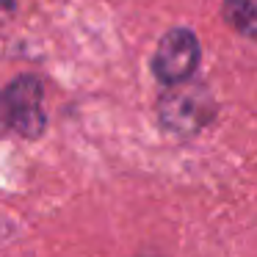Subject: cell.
<instances>
[{
    "instance_id": "obj_1",
    "label": "cell",
    "mask_w": 257,
    "mask_h": 257,
    "mask_svg": "<svg viewBox=\"0 0 257 257\" xmlns=\"http://www.w3.org/2000/svg\"><path fill=\"white\" fill-rule=\"evenodd\" d=\"M213 97L199 83H174L161 100V122L174 133H196L213 119Z\"/></svg>"
},
{
    "instance_id": "obj_2",
    "label": "cell",
    "mask_w": 257,
    "mask_h": 257,
    "mask_svg": "<svg viewBox=\"0 0 257 257\" xmlns=\"http://www.w3.org/2000/svg\"><path fill=\"white\" fill-rule=\"evenodd\" d=\"M3 111H6V122L12 130L20 136H36L45 130V111H42V86L36 78H17L6 89L3 97Z\"/></svg>"
},
{
    "instance_id": "obj_3",
    "label": "cell",
    "mask_w": 257,
    "mask_h": 257,
    "mask_svg": "<svg viewBox=\"0 0 257 257\" xmlns=\"http://www.w3.org/2000/svg\"><path fill=\"white\" fill-rule=\"evenodd\" d=\"M196 61H199V45L194 34L185 28L169 31L158 45V53L152 58V69L163 83H183L191 78Z\"/></svg>"
},
{
    "instance_id": "obj_4",
    "label": "cell",
    "mask_w": 257,
    "mask_h": 257,
    "mask_svg": "<svg viewBox=\"0 0 257 257\" xmlns=\"http://www.w3.org/2000/svg\"><path fill=\"white\" fill-rule=\"evenodd\" d=\"M224 17L243 36H257V0H227Z\"/></svg>"
}]
</instances>
